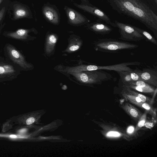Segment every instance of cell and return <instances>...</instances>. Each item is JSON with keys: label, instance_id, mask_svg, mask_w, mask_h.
<instances>
[{"label": "cell", "instance_id": "6da1fadb", "mask_svg": "<svg viewBox=\"0 0 157 157\" xmlns=\"http://www.w3.org/2000/svg\"><path fill=\"white\" fill-rule=\"evenodd\" d=\"M113 10L138 20L157 38V16L144 0H106Z\"/></svg>", "mask_w": 157, "mask_h": 157}, {"label": "cell", "instance_id": "7a4b0ae2", "mask_svg": "<svg viewBox=\"0 0 157 157\" xmlns=\"http://www.w3.org/2000/svg\"><path fill=\"white\" fill-rule=\"evenodd\" d=\"M94 45L96 51L110 53L132 49L139 46L136 44L110 38L98 39L95 41Z\"/></svg>", "mask_w": 157, "mask_h": 157}, {"label": "cell", "instance_id": "3957f363", "mask_svg": "<svg viewBox=\"0 0 157 157\" xmlns=\"http://www.w3.org/2000/svg\"><path fill=\"white\" fill-rule=\"evenodd\" d=\"M69 73L78 81L88 84H101L102 82L109 80L112 78L110 74L101 70Z\"/></svg>", "mask_w": 157, "mask_h": 157}, {"label": "cell", "instance_id": "277c9868", "mask_svg": "<svg viewBox=\"0 0 157 157\" xmlns=\"http://www.w3.org/2000/svg\"><path fill=\"white\" fill-rule=\"evenodd\" d=\"M114 22L119 29L121 39L129 41H138L145 39V37L135 29L134 26L116 20L114 21Z\"/></svg>", "mask_w": 157, "mask_h": 157}, {"label": "cell", "instance_id": "5b68a950", "mask_svg": "<svg viewBox=\"0 0 157 157\" xmlns=\"http://www.w3.org/2000/svg\"><path fill=\"white\" fill-rule=\"evenodd\" d=\"M78 8L88 12L107 24L113 27H117L114 22H112L110 18L102 11L98 8L89 4L88 3L82 4H74Z\"/></svg>", "mask_w": 157, "mask_h": 157}, {"label": "cell", "instance_id": "8992f818", "mask_svg": "<svg viewBox=\"0 0 157 157\" xmlns=\"http://www.w3.org/2000/svg\"><path fill=\"white\" fill-rule=\"evenodd\" d=\"M6 50L10 58L14 63L24 69L32 67L30 63L26 61L23 55L11 45L7 46Z\"/></svg>", "mask_w": 157, "mask_h": 157}, {"label": "cell", "instance_id": "52a82bcc", "mask_svg": "<svg viewBox=\"0 0 157 157\" xmlns=\"http://www.w3.org/2000/svg\"><path fill=\"white\" fill-rule=\"evenodd\" d=\"M141 71L138 68L132 71H121L117 72L123 85L126 86L129 84L141 80L140 74Z\"/></svg>", "mask_w": 157, "mask_h": 157}, {"label": "cell", "instance_id": "ba28073f", "mask_svg": "<svg viewBox=\"0 0 157 157\" xmlns=\"http://www.w3.org/2000/svg\"><path fill=\"white\" fill-rule=\"evenodd\" d=\"M65 7L66 13L70 24L77 25L89 22V21L86 17L78 12L71 8Z\"/></svg>", "mask_w": 157, "mask_h": 157}, {"label": "cell", "instance_id": "9c48e42d", "mask_svg": "<svg viewBox=\"0 0 157 157\" xmlns=\"http://www.w3.org/2000/svg\"><path fill=\"white\" fill-rule=\"evenodd\" d=\"M99 20L89 24L88 28L96 33L102 35L109 34L112 32L113 29L109 25Z\"/></svg>", "mask_w": 157, "mask_h": 157}, {"label": "cell", "instance_id": "30bf717a", "mask_svg": "<svg viewBox=\"0 0 157 157\" xmlns=\"http://www.w3.org/2000/svg\"><path fill=\"white\" fill-rule=\"evenodd\" d=\"M140 78L141 80L149 84L157 86V72L155 69H143L140 74Z\"/></svg>", "mask_w": 157, "mask_h": 157}, {"label": "cell", "instance_id": "8fae6325", "mask_svg": "<svg viewBox=\"0 0 157 157\" xmlns=\"http://www.w3.org/2000/svg\"><path fill=\"white\" fill-rule=\"evenodd\" d=\"M43 13L45 18L50 22L55 24L59 22V17L57 12L53 7L48 6L44 7Z\"/></svg>", "mask_w": 157, "mask_h": 157}, {"label": "cell", "instance_id": "7c38bea8", "mask_svg": "<svg viewBox=\"0 0 157 157\" xmlns=\"http://www.w3.org/2000/svg\"><path fill=\"white\" fill-rule=\"evenodd\" d=\"M125 86L140 92H151L154 90L149 84L141 80L131 83Z\"/></svg>", "mask_w": 157, "mask_h": 157}, {"label": "cell", "instance_id": "4fadbf2b", "mask_svg": "<svg viewBox=\"0 0 157 157\" xmlns=\"http://www.w3.org/2000/svg\"><path fill=\"white\" fill-rule=\"evenodd\" d=\"M57 38L55 35L51 34L48 35L46 38L45 50L46 53H51L54 50L56 44L57 42Z\"/></svg>", "mask_w": 157, "mask_h": 157}, {"label": "cell", "instance_id": "5bb4252c", "mask_svg": "<svg viewBox=\"0 0 157 157\" xmlns=\"http://www.w3.org/2000/svg\"><path fill=\"white\" fill-rule=\"evenodd\" d=\"M29 31L30 30L29 29H20L15 32L7 33V36L16 39L25 40L28 36Z\"/></svg>", "mask_w": 157, "mask_h": 157}, {"label": "cell", "instance_id": "9a60e30c", "mask_svg": "<svg viewBox=\"0 0 157 157\" xmlns=\"http://www.w3.org/2000/svg\"><path fill=\"white\" fill-rule=\"evenodd\" d=\"M15 71L13 66L10 64H0V78L10 76L14 74Z\"/></svg>", "mask_w": 157, "mask_h": 157}, {"label": "cell", "instance_id": "2e32d148", "mask_svg": "<svg viewBox=\"0 0 157 157\" xmlns=\"http://www.w3.org/2000/svg\"><path fill=\"white\" fill-rule=\"evenodd\" d=\"M29 14L28 10L23 6H17L14 7V17L15 19L26 17Z\"/></svg>", "mask_w": 157, "mask_h": 157}, {"label": "cell", "instance_id": "e0dca14e", "mask_svg": "<svg viewBox=\"0 0 157 157\" xmlns=\"http://www.w3.org/2000/svg\"><path fill=\"white\" fill-rule=\"evenodd\" d=\"M135 29L141 34L143 35L146 39V41L150 42L154 44L157 45L156 40L150 33L145 30L134 26Z\"/></svg>", "mask_w": 157, "mask_h": 157}, {"label": "cell", "instance_id": "ac0fdd59", "mask_svg": "<svg viewBox=\"0 0 157 157\" xmlns=\"http://www.w3.org/2000/svg\"><path fill=\"white\" fill-rule=\"evenodd\" d=\"M82 43L77 39H74L71 40L67 48L66 51L68 52H71L78 50L81 45Z\"/></svg>", "mask_w": 157, "mask_h": 157}, {"label": "cell", "instance_id": "d6986e66", "mask_svg": "<svg viewBox=\"0 0 157 157\" xmlns=\"http://www.w3.org/2000/svg\"><path fill=\"white\" fill-rule=\"evenodd\" d=\"M129 111L131 115L134 117H137L138 116V112L133 108L130 109Z\"/></svg>", "mask_w": 157, "mask_h": 157}, {"label": "cell", "instance_id": "ffe728a7", "mask_svg": "<svg viewBox=\"0 0 157 157\" xmlns=\"http://www.w3.org/2000/svg\"><path fill=\"white\" fill-rule=\"evenodd\" d=\"M106 136H108L118 137L120 136V134L117 132L110 131L107 133Z\"/></svg>", "mask_w": 157, "mask_h": 157}, {"label": "cell", "instance_id": "44dd1931", "mask_svg": "<svg viewBox=\"0 0 157 157\" xmlns=\"http://www.w3.org/2000/svg\"><path fill=\"white\" fill-rule=\"evenodd\" d=\"M35 121V119L33 117H31L28 118L26 121V124L28 125H30L33 123Z\"/></svg>", "mask_w": 157, "mask_h": 157}, {"label": "cell", "instance_id": "7402d4cb", "mask_svg": "<svg viewBox=\"0 0 157 157\" xmlns=\"http://www.w3.org/2000/svg\"><path fill=\"white\" fill-rule=\"evenodd\" d=\"M145 123V120L144 119H142L141 120L138 124V126L139 128H141L144 125Z\"/></svg>", "mask_w": 157, "mask_h": 157}, {"label": "cell", "instance_id": "603a6c76", "mask_svg": "<svg viewBox=\"0 0 157 157\" xmlns=\"http://www.w3.org/2000/svg\"><path fill=\"white\" fill-rule=\"evenodd\" d=\"M142 107L146 110H149L151 109L150 106L147 104L143 103L141 105Z\"/></svg>", "mask_w": 157, "mask_h": 157}, {"label": "cell", "instance_id": "cb8c5ba5", "mask_svg": "<svg viewBox=\"0 0 157 157\" xmlns=\"http://www.w3.org/2000/svg\"><path fill=\"white\" fill-rule=\"evenodd\" d=\"M144 125L146 127L149 128H152L153 126L152 123L149 122L146 123L144 124Z\"/></svg>", "mask_w": 157, "mask_h": 157}, {"label": "cell", "instance_id": "d4e9b609", "mask_svg": "<svg viewBox=\"0 0 157 157\" xmlns=\"http://www.w3.org/2000/svg\"><path fill=\"white\" fill-rule=\"evenodd\" d=\"M5 11V8H2L0 11V21L2 18Z\"/></svg>", "mask_w": 157, "mask_h": 157}, {"label": "cell", "instance_id": "484cf974", "mask_svg": "<svg viewBox=\"0 0 157 157\" xmlns=\"http://www.w3.org/2000/svg\"><path fill=\"white\" fill-rule=\"evenodd\" d=\"M134 130V128L132 126H131L128 128L127 131L128 133H131L133 132Z\"/></svg>", "mask_w": 157, "mask_h": 157}, {"label": "cell", "instance_id": "4316f807", "mask_svg": "<svg viewBox=\"0 0 157 157\" xmlns=\"http://www.w3.org/2000/svg\"><path fill=\"white\" fill-rule=\"evenodd\" d=\"M10 136L12 138H16L17 137L15 135H11Z\"/></svg>", "mask_w": 157, "mask_h": 157}, {"label": "cell", "instance_id": "83f0119b", "mask_svg": "<svg viewBox=\"0 0 157 157\" xmlns=\"http://www.w3.org/2000/svg\"><path fill=\"white\" fill-rule=\"evenodd\" d=\"M83 2L86 3H88V2L87 0H81Z\"/></svg>", "mask_w": 157, "mask_h": 157}, {"label": "cell", "instance_id": "f1b7e54d", "mask_svg": "<svg viewBox=\"0 0 157 157\" xmlns=\"http://www.w3.org/2000/svg\"><path fill=\"white\" fill-rule=\"evenodd\" d=\"M25 129H23L21 130H20V132H25Z\"/></svg>", "mask_w": 157, "mask_h": 157}, {"label": "cell", "instance_id": "f546056e", "mask_svg": "<svg viewBox=\"0 0 157 157\" xmlns=\"http://www.w3.org/2000/svg\"><path fill=\"white\" fill-rule=\"evenodd\" d=\"M3 0H0V4L2 2Z\"/></svg>", "mask_w": 157, "mask_h": 157}, {"label": "cell", "instance_id": "4dcf8cb0", "mask_svg": "<svg viewBox=\"0 0 157 157\" xmlns=\"http://www.w3.org/2000/svg\"><path fill=\"white\" fill-rule=\"evenodd\" d=\"M1 64V63H0V64Z\"/></svg>", "mask_w": 157, "mask_h": 157}]
</instances>
